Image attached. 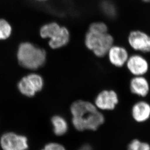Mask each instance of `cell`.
I'll return each instance as SVG.
<instances>
[{
    "instance_id": "obj_4",
    "label": "cell",
    "mask_w": 150,
    "mask_h": 150,
    "mask_svg": "<svg viewBox=\"0 0 150 150\" xmlns=\"http://www.w3.org/2000/svg\"><path fill=\"white\" fill-rule=\"evenodd\" d=\"M113 37L109 33H99L88 31L85 35V44L88 49L97 57L102 58L108 54L113 45Z\"/></svg>"
},
{
    "instance_id": "obj_12",
    "label": "cell",
    "mask_w": 150,
    "mask_h": 150,
    "mask_svg": "<svg viewBox=\"0 0 150 150\" xmlns=\"http://www.w3.org/2000/svg\"><path fill=\"white\" fill-rule=\"evenodd\" d=\"M131 91L134 95L145 97L149 92V84L147 80L142 76H135L130 82Z\"/></svg>"
},
{
    "instance_id": "obj_2",
    "label": "cell",
    "mask_w": 150,
    "mask_h": 150,
    "mask_svg": "<svg viewBox=\"0 0 150 150\" xmlns=\"http://www.w3.org/2000/svg\"><path fill=\"white\" fill-rule=\"evenodd\" d=\"M17 56L20 65L30 70L41 67L46 60V51L29 42L21 43L19 45Z\"/></svg>"
},
{
    "instance_id": "obj_13",
    "label": "cell",
    "mask_w": 150,
    "mask_h": 150,
    "mask_svg": "<svg viewBox=\"0 0 150 150\" xmlns=\"http://www.w3.org/2000/svg\"><path fill=\"white\" fill-rule=\"evenodd\" d=\"M51 122L55 135L62 136L67 133L69 127L67 121L63 117L58 115L54 116L52 118Z\"/></svg>"
},
{
    "instance_id": "obj_15",
    "label": "cell",
    "mask_w": 150,
    "mask_h": 150,
    "mask_svg": "<svg viewBox=\"0 0 150 150\" xmlns=\"http://www.w3.org/2000/svg\"><path fill=\"white\" fill-rule=\"evenodd\" d=\"M127 150H150V145L139 139H134L128 145Z\"/></svg>"
},
{
    "instance_id": "obj_16",
    "label": "cell",
    "mask_w": 150,
    "mask_h": 150,
    "mask_svg": "<svg viewBox=\"0 0 150 150\" xmlns=\"http://www.w3.org/2000/svg\"><path fill=\"white\" fill-rule=\"evenodd\" d=\"M88 31L91 32L105 33L108 32V29L106 24L103 21H95L90 24Z\"/></svg>"
},
{
    "instance_id": "obj_17",
    "label": "cell",
    "mask_w": 150,
    "mask_h": 150,
    "mask_svg": "<svg viewBox=\"0 0 150 150\" xmlns=\"http://www.w3.org/2000/svg\"><path fill=\"white\" fill-rule=\"evenodd\" d=\"M41 150H66L63 145L56 142H51L46 145Z\"/></svg>"
},
{
    "instance_id": "obj_3",
    "label": "cell",
    "mask_w": 150,
    "mask_h": 150,
    "mask_svg": "<svg viewBox=\"0 0 150 150\" xmlns=\"http://www.w3.org/2000/svg\"><path fill=\"white\" fill-rule=\"evenodd\" d=\"M40 33L41 38L50 39L49 44L54 49L65 46L70 40V33L68 29L55 22L48 23L42 26Z\"/></svg>"
},
{
    "instance_id": "obj_7",
    "label": "cell",
    "mask_w": 150,
    "mask_h": 150,
    "mask_svg": "<svg viewBox=\"0 0 150 150\" xmlns=\"http://www.w3.org/2000/svg\"><path fill=\"white\" fill-rule=\"evenodd\" d=\"M118 103L116 92L112 90H105L98 94L94 104L99 110L111 111L115 109Z\"/></svg>"
},
{
    "instance_id": "obj_1",
    "label": "cell",
    "mask_w": 150,
    "mask_h": 150,
    "mask_svg": "<svg viewBox=\"0 0 150 150\" xmlns=\"http://www.w3.org/2000/svg\"><path fill=\"white\" fill-rule=\"evenodd\" d=\"M72 123L76 130L95 131L105 122V116L95 104L88 101L77 100L70 108Z\"/></svg>"
},
{
    "instance_id": "obj_8",
    "label": "cell",
    "mask_w": 150,
    "mask_h": 150,
    "mask_svg": "<svg viewBox=\"0 0 150 150\" xmlns=\"http://www.w3.org/2000/svg\"><path fill=\"white\" fill-rule=\"evenodd\" d=\"M129 45L133 49L142 52H150V37L140 30H134L128 37Z\"/></svg>"
},
{
    "instance_id": "obj_11",
    "label": "cell",
    "mask_w": 150,
    "mask_h": 150,
    "mask_svg": "<svg viewBox=\"0 0 150 150\" xmlns=\"http://www.w3.org/2000/svg\"><path fill=\"white\" fill-rule=\"evenodd\" d=\"M132 118L139 123H143L150 118V105L144 101L134 104L132 108Z\"/></svg>"
},
{
    "instance_id": "obj_18",
    "label": "cell",
    "mask_w": 150,
    "mask_h": 150,
    "mask_svg": "<svg viewBox=\"0 0 150 150\" xmlns=\"http://www.w3.org/2000/svg\"><path fill=\"white\" fill-rule=\"evenodd\" d=\"M78 150H93L89 145H84L81 146Z\"/></svg>"
},
{
    "instance_id": "obj_9",
    "label": "cell",
    "mask_w": 150,
    "mask_h": 150,
    "mask_svg": "<svg viewBox=\"0 0 150 150\" xmlns=\"http://www.w3.org/2000/svg\"><path fill=\"white\" fill-rule=\"evenodd\" d=\"M126 64L128 70L134 76H143L147 72L149 68L147 61L139 55L129 57Z\"/></svg>"
},
{
    "instance_id": "obj_19",
    "label": "cell",
    "mask_w": 150,
    "mask_h": 150,
    "mask_svg": "<svg viewBox=\"0 0 150 150\" xmlns=\"http://www.w3.org/2000/svg\"><path fill=\"white\" fill-rule=\"evenodd\" d=\"M142 1L146 2V3H148V2H150V0H142Z\"/></svg>"
},
{
    "instance_id": "obj_6",
    "label": "cell",
    "mask_w": 150,
    "mask_h": 150,
    "mask_svg": "<svg viewBox=\"0 0 150 150\" xmlns=\"http://www.w3.org/2000/svg\"><path fill=\"white\" fill-rule=\"evenodd\" d=\"M0 145L3 150H26L29 147L27 137L13 132L3 134Z\"/></svg>"
},
{
    "instance_id": "obj_10",
    "label": "cell",
    "mask_w": 150,
    "mask_h": 150,
    "mask_svg": "<svg viewBox=\"0 0 150 150\" xmlns=\"http://www.w3.org/2000/svg\"><path fill=\"white\" fill-rule=\"evenodd\" d=\"M111 64L117 67L123 66L129 58L128 53L123 47L113 45L109 50L108 54Z\"/></svg>"
},
{
    "instance_id": "obj_5",
    "label": "cell",
    "mask_w": 150,
    "mask_h": 150,
    "mask_svg": "<svg viewBox=\"0 0 150 150\" xmlns=\"http://www.w3.org/2000/svg\"><path fill=\"white\" fill-rule=\"evenodd\" d=\"M44 81L42 78L38 74H30L22 78L18 82V90L23 95L33 97L37 92L42 89Z\"/></svg>"
},
{
    "instance_id": "obj_14",
    "label": "cell",
    "mask_w": 150,
    "mask_h": 150,
    "mask_svg": "<svg viewBox=\"0 0 150 150\" xmlns=\"http://www.w3.org/2000/svg\"><path fill=\"white\" fill-rule=\"evenodd\" d=\"M11 24L4 19H0V40H6L11 35Z\"/></svg>"
}]
</instances>
